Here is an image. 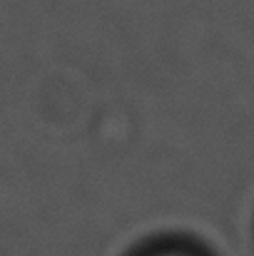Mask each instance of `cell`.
Segmentation results:
<instances>
[{
	"instance_id": "cell-1",
	"label": "cell",
	"mask_w": 254,
	"mask_h": 256,
	"mask_svg": "<svg viewBox=\"0 0 254 256\" xmlns=\"http://www.w3.org/2000/svg\"><path fill=\"white\" fill-rule=\"evenodd\" d=\"M165 256H182V254H165Z\"/></svg>"
}]
</instances>
